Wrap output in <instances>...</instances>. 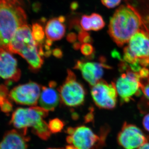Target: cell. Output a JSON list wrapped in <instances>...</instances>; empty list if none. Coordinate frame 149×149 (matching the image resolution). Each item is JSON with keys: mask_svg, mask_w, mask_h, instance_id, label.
<instances>
[{"mask_svg": "<svg viewBox=\"0 0 149 149\" xmlns=\"http://www.w3.org/2000/svg\"><path fill=\"white\" fill-rule=\"evenodd\" d=\"M142 17L138 10L130 4L120 6L110 19L109 34L115 43L122 47L141 29Z\"/></svg>", "mask_w": 149, "mask_h": 149, "instance_id": "obj_1", "label": "cell"}, {"mask_svg": "<svg viewBox=\"0 0 149 149\" xmlns=\"http://www.w3.org/2000/svg\"><path fill=\"white\" fill-rule=\"evenodd\" d=\"M27 21L26 13L17 0H0V51H8L17 30Z\"/></svg>", "mask_w": 149, "mask_h": 149, "instance_id": "obj_2", "label": "cell"}, {"mask_svg": "<svg viewBox=\"0 0 149 149\" xmlns=\"http://www.w3.org/2000/svg\"><path fill=\"white\" fill-rule=\"evenodd\" d=\"M49 111L40 107L34 106L24 108H18L12 114L10 123L19 129L32 128V131L40 139H49L51 132L48 124L44 120Z\"/></svg>", "mask_w": 149, "mask_h": 149, "instance_id": "obj_3", "label": "cell"}, {"mask_svg": "<svg viewBox=\"0 0 149 149\" xmlns=\"http://www.w3.org/2000/svg\"><path fill=\"white\" fill-rule=\"evenodd\" d=\"M102 129L100 135L85 125L69 127L67 130L66 141L69 146L66 149H101L105 141L108 132Z\"/></svg>", "mask_w": 149, "mask_h": 149, "instance_id": "obj_4", "label": "cell"}, {"mask_svg": "<svg viewBox=\"0 0 149 149\" xmlns=\"http://www.w3.org/2000/svg\"><path fill=\"white\" fill-rule=\"evenodd\" d=\"M58 91L61 101L67 106H80L84 103L86 95L85 88L70 70H67L66 79Z\"/></svg>", "mask_w": 149, "mask_h": 149, "instance_id": "obj_5", "label": "cell"}, {"mask_svg": "<svg viewBox=\"0 0 149 149\" xmlns=\"http://www.w3.org/2000/svg\"><path fill=\"white\" fill-rule=\"evenodd\" d=\"M124 64L121 67L123 73L118 78L115 84L118 95L122 103L128 102L134 96L141 95V79L139 73L131 70L130 67Z\"/></svg>", "mask_w": 149, "mask_h": 149, "instance_id": "obj_6", "label": "cell"}, {"mask_svg": "<svg viewBox=\"0 0 149 149\" xmlns=\"http://www.w3.org/2000/svg\"><path fill=\"white\" fill-rule=\"evenodd\" d=\"M128 45L123 51L139 61L141 66L146 67L149 64V34L140 29L130 38Z\"/></svg>", "mask_w": 149, "mask_h": 149, "instance_id": "obj_7", "label": "cell"}, {"mask_svg": "<svg viewBox=\"0 0 149 149\" xmlns=\"http://www.w3.org/2000/svg\"><path fill=\"white\" fill-rule=\"evenodd\" d=\"M91 94L94 103L100 108L112 109L116 106L118 95L114 83L100 80L92 87Z\"/></svg>", "mask_w": 149, "mask_h": 149, "instance_id": "obj_8", "label": "cell"}, {"mask_svg": "<svg viewBox=\"0 0 149 149\" xmlns=\"http://www.w3.org/2000/svg\"><path fill=\"white\" fill-rule=\"evenodd\" d=\"M41 91L39 84L30 81L14 88L10 93L9 96L16 103L35 106L39 102Z\"/></svg>", "mask_w": 149, "mask_h": 149, "instance_id": "obj_9", "label": "cell"}, {"mask_svg": "<svg viewBox=\"0 0 149 149\" xmlns=\"http://www.w3.org/2000/svg\"><path fill=\"white\" fill-rule=\"evenodd\" d=\"M117 142L125 149H136L148 142L146 136L139 127L124 123L117 136Z\"/></svg>", "mask_w": 149, "mask_h": 149, "instance_id": "obj_10", "label": "cell"}, {"mask_svg": "<svg viewBox=\"0 0 149 149\" xmlns=\"http://www.w3.org/2000/svg\"><path fill=\"white\" fill-rule=\"evenodd\" d=\"M74 68L80 70L83 78L93 87L101 80L104 68L109 69L110 67L103 61L101 63L77 61Z\"/></svg>", "mask_w": 149, "mask_h": 149, "instance_id": "obj_11", "label": "cell"}, {"mask_svg": "<svg viewBox=\"0 0 149 149\" xmlns=\"http://www.w3.org/2000/svg\"><path fill=\"white\" fill-rule=\"evenodd\" d=\"M21 72L16 59L8 51H0V77L5 80L17 82Z\"/></svg>", "mask_w": 149, "mask_h": 149, "instance_id": "obj_12", "label": "cell"}, {"mask_svg": "<svg viewBox=\"0 0 149 149\" xmlns=\"http://www.w3.org/2000/svg\"><path fill=\"white\" fill-rule=\"evenodd\" d=\"M35 41L31 28L27 24H24L17 30L9 45L8 51L10 53L18 54L24 47Z\"/></svg>", "mask_w": 149, "mask_h": 149, "instance_id": "obj_13", "label": "cell"}, {"mask_svg": "<svg viewBox=\"0 0 149 149\" xmlns=\"http://www.w3.org/2000/svg\"><path fill=\"white\" fill-rule=\"evenodd\" d=\"M56 83L52 81L47 86L42 88L39 100L40 107L47 111H53L58 105L60 97L58 90L56 89Z\"/></svg>", "mask_w": 149, "mask_h": 149, "instance_id": "obj_14", "label": "cell"}, {"mask_svg": "<svg viewBox=\"0 0 149 149\" xmlns=\"http://www.w3.org/2000/svg\"><path fill=\"white\" fill-rule=\"evenodd\" d=\"M29 138L27 135V129L22 132L13 130L6 133L0 143V149H27Z\"/></svg>", "mask_w": 149, "mask_h": 149, "instance_id": "obj_15", "label": "cell"}, {"mask_svg": "<svg viewBox=\"0 0 149 149\" xmlns=\"http://www.w3.org/2000/svg\"><path fill=\"white\" fill-rule=\"evenodd\" d=\"M65 17L60 16L49 20L45 28V33L47 40L54 42L61 40L65 35L66 27L64 22Z\"/></svg>", "mask_w": 149, "mask_h": 149, "instance_id": "obj_16", "label": "cell"}, {"mask_svg": "<svg viewBox=\"0 0 149 149\" xmlns=\"http://www.w3.org/2000/svg\"><path fill=\"white\" fill-rule=\"evenodd\" d=\"M81 28L85 31H99L105 25L103 18L100 14L92 13L91 15H83L80 22Z\"/></svg>", "mask_w": 149, "mask_h": 149, "instance_id": "obj_17", "label": "cell"}, {"mask_svg": "<svg viewBox=\"0 0 149 149\" xmlns=\"http://www.w3.org/2000/svg\"><path fill=\"white\" fill-rule=\"evenodd\" d=\"M32 35L33 39L39 45L42 46L44 44L45 33L43 27L39 23L33 24L32 29Z\"/></svg>", "mask_w": 149, "mask_h": 149, "instance_id": "obj_18", "label": "cell"}, {"mask_svg": "<svg viewBox=\"0 0 149 149\" xmlns=\"http://www.w3.org/2000/svg\"><path fill=\"white\" fill-rule=\"evenodd\" d=\"M49 129L52 133H59L64 127V123L60 119L56 118L50 120L48 123Z\"/></svg>", "mask_w": 149, "mask_h": 149, "instance_id": "obj_19", "label": "cell"}, {"mask_svg": "<svg viewBox=\"0 0 149 149\" xmlns=\"http://www.w3.org/2000/svg\"><path fill=\"white\" fill-rule=\"evenodd\" d=\"M80 51L83 55L91 57H93L95 53V49L91 43H84L80 46Z\"/></svg>", "mask_w": 149, "mask_h": 149, "instance_id": "obj_20", "label": "cell"}, {"mask_svg": "<svg viewBox=\"0 0 149 149\" xmlns=\"http://www.w3.org/2000/svg\"><path fill=\"white\" fill-rule=\"evenodd\" d=\"M77 38L79 40V42L81 45L84 43H91H91L93 42V40L90 34L82 29L78 31Z\"/></svg>", "mask_w": 149, "mask_h": 149, "instance_id": "obj_21", "label": "cell"}, {"mask_svg": "<svg viewBox=\"0 0 149 149\" xmlns=\"http://www.w3.org/2000/svg\"><path fill=\"white\" fill-rule=\"evenodd\" d=\"M102 3L109 8H113L120 3L121 0H101Z\"/></svg>", "mask_w": 149, "mask_h": 149, "instance_id": "obj_22", "label": "cell"}, {"mask_svg": "<svg viewBox=\"0 0 149 149\" xmlns=\"http://www.w3.org/2000/svg\"><path fill=\"white\" fill-rule=\"evenodd\" d=\"M0 107H1V110L3 112L5 113H8L10 112L13 109L12 104L9 101V100L3 104Z\"/></svg>", "mask_w": 149, "mask_h": 149, "instance_id": "obj_23", "label": "cell"}, {"mask_svg": "<svg viewBox=\"0 0 149 149\" xmlns=\"http://www.w3.org/2000/svg\"><path fill=\"white\" fill-rule=\"evenodd\" d=\"M141 88L146 97L149 100V83H143L141 81Z\"/></svg>", "mask_w": 149, "mask_h": 149, "instance_id": "obj_24", "label": "cell"}, {"mask_svg": "<svg viewBox=\"0 0 149 149\" xmlns=\"http://www.w3.org/2000/svg\"><path fill=\"white\" fill-rule=\"evenodd\" d=\"M139 74L141 80L148 78L149 77V70L146 67L143 68L139 71Z\"/></svg>", "mask_w": 149, "mask_h": 149, "instance_id": "obj_25", "label": "cell"}, {"mask_svg": "<svg viewBox=\"0 0 149 149\" xmlns=\"http://www.w3.org/2000/svg\"><path fill=\"white\" fill-rule=\"evenodd\" d=\"M143 125L145 130L149 132V113L146 115L143 118Z\"/></svg>", "mask_w": 149, "mask_h": 149, "instance_id": "obj_26", "label": "cell"}, {"mask_svg": "<svg viewBox=\"0 0 149 149\" xmlns=\"http://www.w3.org/2000/svg\"><path fill=\"white\" fill-rule=\"evenodd\" d=\"M77 36L74 33H71L68 34L67 36V40L70 42H74L77 39Z\"/></svg>", "mask_w": 149, "mask_h": 149, "instance_id": "obj_27", "label": "cell"}, {"mask_svg": "<svg viewBox=\"0 0 149 149\" xmlns=\"http://www.w3.org/2000/svg\"><path fill=\"white\" fill-rule=\"evenodd\" d=\"M54 56L58 58H60L63 56V53L61 50L59 49H56L53 51Z\"/></svg>", "mask_w": 149, "mask_h": 149, "instance_id": "obj_28", "label": "cell"}, {"mask_svg": "<svg viewBox=\"0 0 149 149\" xmlns=\"http://www.w3.org/2000/svg\"><path fill=\"white\" fill-rule=\"evenodd\" d=\"M137 149H149V143H145Z\"/></svg>", "mask_w": 149, "mask_h": 149, "instance_id": "obj_29", "label": "cell"}, {"mask_svg": "<svg viewBox=\"0 0 149 149\" xmlns=\"http://www.w3.org/2000/svg\"><path fill=\"white\" fill-rule=\"evenodd\" d=\"M48 149H64L63 148H49Z\"/></svg>", "mask_w": 149, "mask_h": 149, "instance_id": "obj_30", "label": "cell"}, {"mask_svg": "<svg viewBox=\"0 0 149 149\" xmlns=\"http://www.w3.org/2000/svg\"><path fill=\"white\" fill-rule=\"evenodd\" d=\"M148 82L149 83V77L148 78Z\"/></svg>", "mask_w": 149, "mask_h": 149, "instance_id": "obj_31", "label": "cell"}, {"mask_svg": "<svg viewBox=\"0 0 149 149\" xmlns=\"http://www.w3.org/2000/svg\"></svg>", "mask_w": 149, "mask_h": 149, "instance_id": "obj_32", "label": "cell"}]
</instances>
